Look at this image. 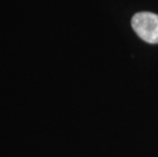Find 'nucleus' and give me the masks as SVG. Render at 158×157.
Returning a JSON list of instances; mask_svg holds the SVG:
<instances>
[{
    "instance_id": "1",
    "label": "nucleus",
    "mask_w": 158,
    "mask_h": 157,
    "mask_svg": "<svg viewBox=\"0 0 158 157\" xmlns=\"http://www.w3.org/2000/svg\"><path fill=\"white\" fill-rule=\"evenodd\" d=\"M132 28L143 41L158 44V14L146 11L136 13L132 19Z\"/></svg>"
}]
</instances>
